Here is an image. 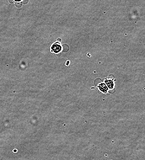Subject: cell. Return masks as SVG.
<instances>
[{
    "instance_id": "obj_2",
    "label": "cell",
    "mask_w": 145,
    "mask_h": 160,
    "mask_svg": "<svg viewBox=\"0 0 145 160\" xmlns=\"http://www.w3.org/2000/svg\"><path fill=\"white\" fill-rule=\"evenodd\" d=\"M97 88L98 90L103 94H107L109 93V89L106 86V85H105V83L104 82L98 83V85H97Z\"/></svg>"
},
{
    "instance_id": "obj_3",
    "label": "cell",
    "mask_w": 145,
    "mask_h": 160,
    "mask_svg": "<svg viewBox=\"0 0 145 160\" xmlns=\"http://www.w3.org/2000/svg\"><path fill=\"white\" fill-rule=\"evenodd\" d=\"M104 83L106 86L108 87L109 90H112L114 89V79L111 78H106L104 81Z\"/></svg>"
},
{
    "instance_id": "obj_1",
    "label": "cell",
    "mask_w": 145,
    "mask_h": 160,
    "mask_svg": "<svg viewBox=\"0 0 145 160\" xmlns=\"http://www.w3.org/2000/svg\"><path fill=\"white\" fill-rule=\"evenodd\" d=\"M63 47L61 44L59 42H56L54 44H52L51 47V51L56 54H59V53L62 51Z\"/></svg>"
}]
</instances>
